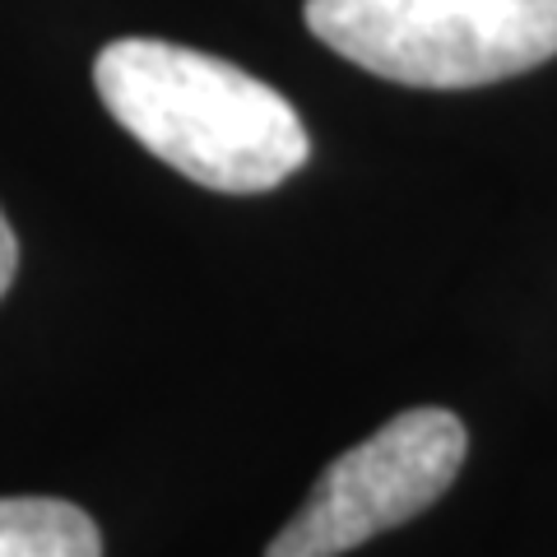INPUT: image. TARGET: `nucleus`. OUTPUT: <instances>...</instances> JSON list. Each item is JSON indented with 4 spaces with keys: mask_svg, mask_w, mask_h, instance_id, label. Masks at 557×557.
Segmentation results:
<instances>
[{
    "mask_svg": "<svg viewBox=\"0 0 557 557\" xmlns=\"http://www.w3.org/2000/svg\"><path fill=\"white\" fill-rule=\"evenodd\" d=\"M14 270H20V242H14L5 214H0V298H5V288L14 284Z\"/></svg>",
    "mask_w": 557,
    "mask_h": 557,
    "instance_id": "obj_5",
    "label": "nucleus"
},
{
    "mask_svg": "<svg viewBox=\"0 0 557 557\" xmlns=\"http://www.w3.org/2000/svg\"><path fill=\"white\" fill-rule=\"evenodd\" d=\"M94 84L121 131L205 190L260 196L302 172L311 153L284 94L196 47L116 38L98 51Z\"/></svg>",
    "mask_w": 557,
    "mask_h": 557,
    "instance_id": "obj_1",
    "label": "nucleus"
},
{
    "mask_svg": "<svg viewBox=\"0 0 557 557\" xmlns=\"http://www.w3.org/2000/svg\"><path fill=\"white\" fill-rule=\"evenodd\" d=\"M469 432L450 409H405L325 465L265 557H344L428 511L456 483Z\"/></svg>",
    "mask_w": 557,
    "mask_h": 557,
    "instance_id": "obj_3",
    "label": "nucleus"
},
{
    "mask_svg": "<svg viewBox=\"0 0 557 557\" xmlns=\"http://www.w3.org/2000/svg\"><path fill=\"white\" fill-rule=\"evenodd\" d=\"M0 557H102V534L75 502L0 497Z\"/></svg>",
    "mask_w": 557,
    "mask_h": 557,
    "instance_id": "obj_4",
    "label": "nucleus"
},
{
    "mask_svg": "<svg viewBox=\"0 0 557 557\" xmlns=\"http://www.w3.org/2000/svg\"><path fill=\"white\" fill-rule=\"evenodd\" d=\"M307 28L409 89H479L557 57V0H307Z\"/></svg>",
    "mask_w": 557,
    "mask_h": 557,
    "instance_id": "obj_2",
    "label": "nucleus"
}]
</instances>
